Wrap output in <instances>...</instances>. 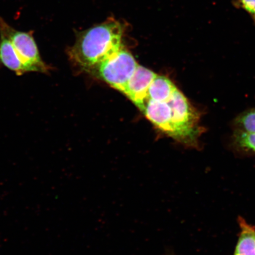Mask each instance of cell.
<instances>
[{"instance_id": "277c9868", "label": "cell", "mask_w": 255, "mask_h": 255, "mask_svg": "<svg viewBox=\"0 0 255 255\" xmlns=\"http://www.w3.org/2000/svg\"><path fill=\"white\" fill-rule=\"evenodd\" d=\"M138 65L132 54L124 47L116 55L99 64L90 73L124 94Z\"/></svg>"}, {"instance_id": "6da1fadb", "label": "cell", "mask_w": 255, "mask_h": 255, "mask_svg": "<svg viewBox=\"0 0 255 255\" xmlns=\"http://www.w3.org/2000/svg\"><path fill=\"white\" fill-rule=\"evenodd\" d=\"M126 29L125 23L110 17L87 30L76 31L75 43L67 50L70 60L81 71L90 73L123 49Z\"/></svg>"}, {"instance_id": "7c38bea8", "label": "cell", "mask_w": 255, "mask_h": 255, "mask_svg": "<svg viewBox=\"0 0 255 255\" xmlns=\"http://www.w3.org/2000/svg\"><path fill=\"white\" fill-rule=\"evenodd\" d=\"M167 255H172V254H171V253H170H170H169V254H167Z\"/></svg>"}, {"instance_id": "8fae6325", "label": "cell", "mask_w": 255, "mask_h": 255, "mask_svg": "<svg viewBox=\"0 0 255 255\" xmlns=\"http://www.w3.org/2000/svg\"><path fill=\"white\" fill-rule=\"evenodd\" d=\"M233 4L246 11L255 24V0H233Z\"/></svg>"}, {"instance_id": "7a4b0ae2", "label": "cell", "mask_w": 255, "mask_h": 255, "mask_svg": "<svg viewBox=\"0 0 255 255\" xmlns=\"http://www.w3.org/2000/svg\"><path fill=\"white\" fill-rule=\"evenodd\" d=\"M167 102L171 110L168 135L189 147L199 148V138L203 129L199 126V112L177 88Z\"/></svg>"}, {"instance_id": "30bf717a", "label": "cell", "mask_w": 255, "mask_h": 255, "mask_svg": "<svg viewBox=\"0 0 255 255\" xmlns=\"http://www.w3.org/2000/svg\"><path fill=\"white\" fill-rule=\"evenodd\" d=\"M236 130L255 133V109L245 112L237 117L235 121Z\"/></svg>"}, {"instance_id": "9c48e42d", "label": "cell", "mask_w": 255, "mask_h": 255, "mask_svg": "<svg viewBox=\"0 0 255 255\" xmlns=\"http://www.w3.org/2000/svg\"><path fill=\"white\" fill-rule=\"evenodd\" d=\"M232 145L236 150L244 154L255 155V133L235 130Z\"/></svg>"}, {"instance_id": "52a82bcc", "label": "cell", "mask_w": 255, "mask_h": 255, "mask_svg": "<svg viewBox=\"0 0 255 255\" xmlns=\"http://www.w3.org/2000/svg\"><path fill=\"white\" fill-rule=\"evenodd\" d=\"M240 232L233 255H255V227L242 217L238 219Z\"/></svg>"}, {"instance_id": "5b68a950", "label": "cell", "mask_w": 255, "mask_h": 255, "mask_svg": "<svg viewBox=\"0 0 255 255\" xmlns=\"http://www.w3.org/2000/svg\"><path fill=\"white\" fill-rule=\"evenodd\" d=\"M157 75L151 70L138 65L124 94L138 107L145 100L149 86Z\"/></svg>"}, {"instance_id": "8992f818", "label": "cell", "mask_w": 255, "mask_h": 255, "mask_svg": "<svg viewBox=\"0 0 255 255\" xmlns=\"http://www.w3.org/2000/svg\"><path fill=\"white\" fill-rule=\"evenodd\" d=\"M5 67L17 76L29 73L7 37L0 34V68Z\"/></svg>"}, {"instance_id": "3957f363", "label": "cell", "mask_w": 255, "mask_h": 255, "mask_svg": "<svg viewBox=\"0 0 255 255\" xmlns=\"http://www.w3.org/2000/svg\"><path fill=\"white\" fill-rule=\"evenodd\" d=\"M33 33V31L16 30L0 17V34L4 35L10 41L28 71L49 75L53 68L41 58Z\"/></svg>"}, {"instance_id": "ba28073f", "label": "cell", "mask_w": 255, "mask_h": 255, "mask_svg": "<svg viewBox=\"0 0 255 255\" xmlns=\"http://www.w3.org/2000/svg\"><path fill=\"white\" fill-rule=\"evenodd\" d=\"M176 88L170 79L163 76L157 75L149 86L145 100L167 101Z\"/></svg>"}]
</instances>
